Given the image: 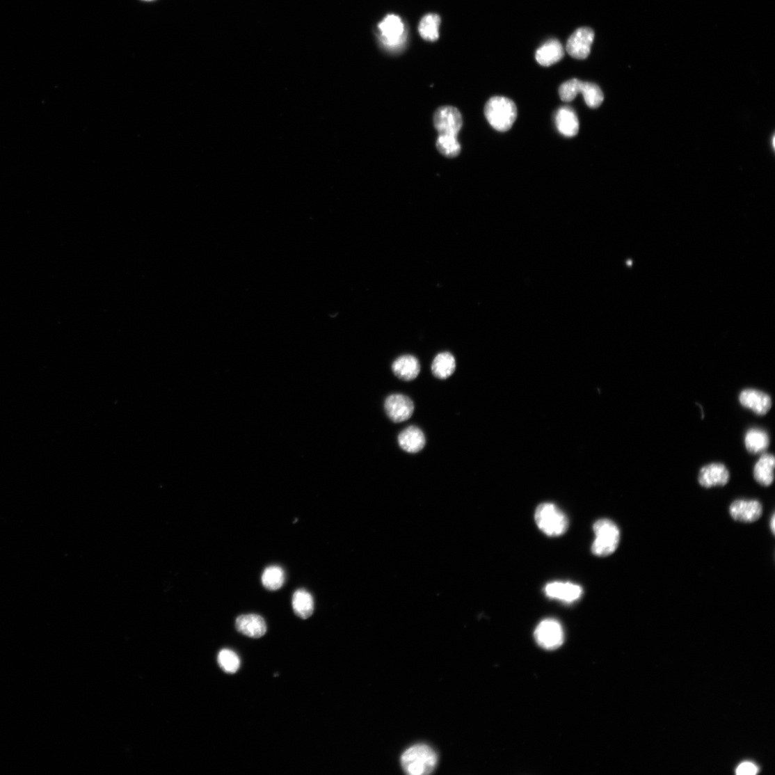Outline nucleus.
Returning <instances> with one entry per match:
<instances>
[{
  "mask_svg": "<svg viewBox=\"0 0 775 775\" xmlns=\"http://www.w3.org/2000/svg\"><path fill=\"white\" fill-rule=\"evenodd\" d=\"M556 125L559 131L567 138H573L580 129L576 113L568 107H562L557 113Z\"/></svg>",
  "mask_w": 775,
  "mask_h": 775,
  "instance_id": "nucleus-18",
  "label": "nucleus"
},
{
  "mask_svg": "<svg viewBox=\"0 0 775 775\" xmlns=\"http://www.w3.org/2000/svg\"><path fill=\"white\" fill-rule=\"evenodd\" d=\"M746 449L752 454L762 453L769 445V438L767 432L758 428L749 429L744 438Z\"/></svg>",
  "mask_w": 775,
  "mask_h": 775,
  "instance_id": "nucleus-22",
  "label": "nucleus"
},
{
  "mask_svg": "<svg viewBox=\"0 0 775 775\" xmlns=\"http://www.w3.org/2000/svg\"><path fill=\"white\" fill-rule=\"evenodd\" d=\"M434 124L440 134L458 136L463 127V118L458 109L446 106L437 110Z\"/></svg>",
  "mask_w": 775,
  "mask_h": 775,
  "instance_id": "nucleus-8",
  "label": "nucleus"
},
{
  "mask_svg": "<svg viewBox=\"0 0 775 775\" xmlns=\"http://www.w3.org/2000/svg\"><path fill=\"white\" fill-rule=\"evenodd\" d=\"M593 530L596 538L591 546L592 553L605 557L616 552L621 542V531L616 524L609 519H600L594 524Z\"/></svg>",
  "mask_w": 775,
  "mask_h": 775,
  "instance_id": "nucleus-3",
  "label": "nucleus"
},
{
  "mask_svg": "<svg viewBox=\"0 0 775 775\" xmlns=\"http://www.w3.org/2000/svg\"><path fill=\"white\" fill-rule=\"evenodd\" d=\"M236 628L243 635L253 638L263 637L267 630L264 619L255 614L241 615L236 621Z\"/></svg>",
  "mask_w": 775,
  "mask_h": 775,
  "instance_id": "nucleus-15",
  "label": "nucleus"
},
{
  "mask_svg": "<svg viewBox=\"0 0 775 775\" xmlns=\"http://www.w3.org/2000/svg\"><path fill=\"white\" fill-rule=\"evenodd\" d=\"M294 612L299 618L306 620L314 612V605L312 595L307 590L301 589L296 591L292 597Z\"/></svg>",
  "mask_w": 775,
  "mask_h": 775,
  "instance_id": "nucleus-21",
  "label": "nucleus"
},
{
  "mask_svg": "<svg viewBox=\"0 0 775 775\" xmlns=\"http://www.w3.org/2000/svg\"><path fill=\"white\" fill-rule=\"evenodd\" d=\"M440 17L437 14H427L420 21L419 32L427 41H436L440 36Z\"/></svg>",
  "mask_w": 775,
  "mask_h": 775,
  "instance_id": "nucleus-23",
  "label": "nucleus"
},
{
  "mask_svg": "<svg viewBox=\"0 0 775 775\" xmlns=\"http://www.w3.org/2000/svg\"><path fill=\"white\" fill-rule=\"evenodd\" d=\"M594 39L595 33L591 29H579L568 38L566 51L574 58L586 59L590 54Z\"/></svg>",
  "mask_w": 775,
  "mask_h": 775,
  "instance_id": "nucleus-9",
  "label": "nucleus"
},
{
  "mask_svg": "<svg viewBox=\"0 0 775 775\" xmlns=\"http://www.w3.org/2000/svg\"><path fill=\"white\" fill-rule=\"evenodd\" d=\"M730 479L726 467L721 463H712L702 468L698 474L699 484L705 488L726 486Z\"/></svg>",
  "mask_w": 775,
  "mask_h": 775,
  "instance_id": "nucleus-12",
  "label": "nucleus"
},
{
  "mask_svg": "<svg viewBox=\"0 0 775 775\" xmlns=\"http://www.w3.org/2000/svg\"><path fill=\"white\" fill-rule=\"evenodd\" d=\"M385 414L394 423H401L411 418L415 412V404L408 397L394 394L388 397L384 403Z\"/></svg>",
  "mask_w": 775,
  "mask_h": 775,
  "instance_id": "nucleus-6",
  "label": "nucleus"
},
{
  "mask_svg": "<svg viewBox=\"0 0 775 775\" xmlns=\"http://www.w3.org/2000/svg\"><path fill=\"white\" fill-rule=\"evenodd\" d=\"M580 94L583 95L586 105L592 109L599 107L604 101L601 88L593 83L582 81Z\"/></svg>",
  "mask_w": 775,
  "mask_h": 775,
  "instance_id": "nucleus-25",
  "label": "nucleus"
},
{
  "mask_svg": "<svg viewBox=\"0 0 775 775\" xmlns=\"http://www.w3.org/2000/svg\"><path fill=\"white\" fill-rule=\"evenodd\" d=\"M398 442L401 449L406 452L417 454L425 447L426 437L420 428L409 426L400 432Z\"/></svg>",
  "mask_w": 775,
  "mask_h": 775,
  "instance_id": "nucleus-14",
  "label": "nucleus"
},
{
  "mask_svg": "<svg viewBox=\"0 0 775 775\" xmlns=\"http://www.w3.org/2000/svg\"><path fill=\"white\" fill-rule=\"evenodd\" d=\"M485 115L490 125L498 131H507L517 118V108L511 99L503 97L491 98L485 107Z\"/></svg>",
  "mask_w": 775,
  "mask_h": 775,
  "instance_id": "nucleus-2",
  "label": "nucleus"
},
{
  "mask_svg": "<svg viewBox=\"0 0 775 775\" xmlns=\"http://www.w3.org/2000/svg\"><path fill=\"white\" fill-rule=\"evenodd\" d=\"M144 1H153V0H144Z\"/></svg>",
  "mask_w": 775,
  "mask_h": 775,
  "instance_id": "nucleus-31",
  "label": "nucleus"
},
{
  "mask_svg": "<svg viewBox=\"0 0 775 775\" xmlns=\"http://www.w3.org/2000/svg\"><path fill=\"white\" fill-rule=\"evenodd\" d=\"M544 591L547 597L566 603L579 600L583 594L582 586L572 582H551L546 584Z\"/></svg>",
  "mask_w": 775,
  "mask_h": 775,
  "instance_id": "nucleus-11",
  "label": "nucleus"
},
{
  "mask_svg": "<svg viewBox=\"0 0 775 775\" xmlns=\"http://www.w3.org/2000/svg\"><path fill=\"white\" fill-rule=\"evenodd\" d=\"M582 81L572 79L564 83L559 88V96L565 102L573 101L580 94Z\"/></svg>",
  "mask_w": 775,
  "mask_h": 775,
  "instance_id": "nucleus-28",
  "label": "nucleus"
},
{
  "mask_svg": "<svg viewBox=\"0 0 775 775\" xmlns=\"http://www.w3.org/2000/svg\"><path fill=\"white\" fill-rule=\"evenodd\" d=\"M431 372L437 378L445 380L452 376L456 370V360L449 352L440 353L431 364Z\"/></svg>",
  "mask_w": 775,
  "mask_h": 775,
  "instance_id": "nucleus-20",
  "label": "nucleus"
},
{
  "mask_svg": "<svg viewBox=\"0 0 775 775\" xmlns=\"http://www.w3.org/2000/svg\"><path fill=\"white\" fill-rule=\"evenodd\" d=\"M218 663L221 669L227 673H236L241 666L238 655L233 650L223 649L218 655Z\"/></svg>",
  "mask_w": 775,
  "mask_h": 775,
  "instance_id": "nucleus-27",
  "label": "nucleus"
},
{
  "mask_svg": "<svg viewBox=\"0 0 775 775\" xmlns=\"http://www.w3.org/2000/svg\"><path fill=\"white\" fill-rule=\"evenodd\" d=\"M763 509L757 500H737L729 507V513L738 522L751 523L758 521L762 516Z\"/></svg>",
  "mask_w": 775,
  "mask_h": 775,
  "instance_id": "nucleus-10",
  "label": "nucleus"
},
{
  "mask_svg": "<svg viewBox=\"0 0 775 775\" xmlns=\"http://www.w3.org/2000/svg\"><path fill=\"white\" fill-rule=\"evenodd\" d=\"M740 404L758 415H765L772 406L771 397L766 393L752 389L742 391L739 397Z\"/></svg>",
  "mask_w": 775,
  "mask_h": 775,
  "instance_id": "nucleus-13",
  "label": "nucleus"
},
{
  "mask_svg": "<svg viewBox=\"0 0 775 775\" xmlns=\"http://www.w3.org/2000/svg\"><path fill=\"white\" fill-rule=\"evenodd\" d=\"M437 147L442 154L447 157L458 156L461 150L458 136L454 135L440 134L437 141Z\"/></svg>",
  "mask_w": 775,
  "mask_h": 775,
  "instance_id": "nucleus-26",
  "label": "nucleus"
},
{
  "mask_svg": "<svg viewBox=\"0 0 775 775\" xmlns=\"http://www.w3.org/2000/svg\"><path fill=\"white\" fill-rule=\"evenodd\" d=\"M535 520L538 529L551 537L563 535L568 527L566 516L557 506L550 503L542 504L538 506Z\"/></svg>",
  "mask_w": 775,
  "mask_h": 775,
  "instance_id": "nucleus-4",
  "label": "nucleus"
},
{
  "mask_svg": "<svg viewBox=\"0 0 775 775\" xmlns=\"http://www.w3.org/2000/svg\"><path fill=\"white\" fill-rule=\"evenodd\" d=\"M758 772V767L751 762H744L737 769V774L739 775H754Z\"/></svg>",
  "mask_w": 775,
  "mask_h": 775,
  "instance_id": "nucleus-29",
  "label": "nucleus"
},
{
  "mask_svg": "<svg viewBox=\"0 0 775 775\" xmlns=\"http://www.w3.org/2000/svg\"><path fill=\"white\" fill-rule=\"evenodd\" d=\"M438 762L434 749L426 744L408 748L401 757V766L409 775H426L434 771Z\"/></svg>",
  "mask_w": 775,
  "mask_h": 775,
  "instance_id": "nucleus-1",
  "label": "nucleus"
},
{
  "mask_svg": "<svg viewBox=\"0 0 775 775\" xmlns=\"http://www.w3.org/2000/svg\"><path fill=\"white\" fill-rule=\"evenodd\" d=\"M564 56L561 43L556 39H551L543 43L536 53L537 62L545 67L559 62Z\"/></svg>",
  "mask_w": 775,
  "mask_h": 775,
  "instance_id": "nucleus-17",
  "label": "nucleus"
},
{
  "mask_svg": "<svg viewBox=\"0 0 775 775\" xmlns=\"http://www.w3.org/2000/svg\"><path fill=\"white\" fill-rule=\"evenodd\" d=\"M285 581L284 570L278 566L267 567L262 577L264 586L271 591L280 589Z\"/></svg>",
  "mask_w": 775,
  "mask_h": 775,
  "instance_id": "nucleus-24",
  "label": "nucleus"
},
{
  "mask_svg": "<svg viewBox=\"0 0 775 775\" xmlns=\"http://www.w3.org/2000/svg\"><path fill=\"white\" fill-rule=\"evenodd\" d=\"M378 29L381 41L388 48L397 49L405 40V26L397 15H387L380 22Z\"/></svg>",
  "mask_w": 775,
  "mask_h": 775,
  "instance_id": "nucleus-7",
  "label": "nucleus"
},
{
  "mask_svg": "<svg viewBox=\"0 0 775 775\" xmlns=\"http://www.w3.org/2000/svg\"><path fill=\"white\" fill-rule=\"evenodd\" d=\"M774 457L771 454H763L754 468L756 481L762 486L768 487L774 481Z\"/></svg>",
  "mask_w": 775,
  "mask_h": 775,
  "instance_id": "nucleus-19",
  "label": "nucleus"
},
{
  "mask_svg": "<svg viewBox=\"0 0 775 775\" xmlns=\"http://www.w3.org/2000/svg\"><path fill=\"white\" fill-rule=\"evenodd\" d=\"M392 371L399 379L411 381L420 375L421 366L419 360L412 355H404L397 358L392 364Z\"/></svg>",
  "mask_w": 775,
  "mask_h": 775,
  "instance_id": "nucleus-16",
  "label": "nucleus"
},
{
  "mask_svg": "<svg viewBox=\"0 0 775 775\" xmlns=\"http://www.w3.org/2000/svg\"><path fill=\"white\" fill-rule=\"evenodd\" d=\"M774 524H775V517H774V515L773 514L772 516L771 520H770V528H771V531H772L773 534H774V529H775Z\"/></svg>",
  "mask_w": 775,
  "mask_h": 775,
  "instance_id": "nucleus-30",
  "label": "nucleus"
},
{
  "mask_svg": "<svg viewBox=\"0 0 775 775\" xmlns=\"http://www.w3.org/2000/svg\"><path fill=\"white\" fill-rule=\"evenodd\" d=\"M534 636L538 644L547 650L557 649L564 642L562 626L554 619H546L541 622L535 630Z\"/></svg>",
  "mask_w": 775,
  "mask_h": 775,
  "instance_id": "nucleus-5",
  "label": "nucleus"
}]
</instances>
